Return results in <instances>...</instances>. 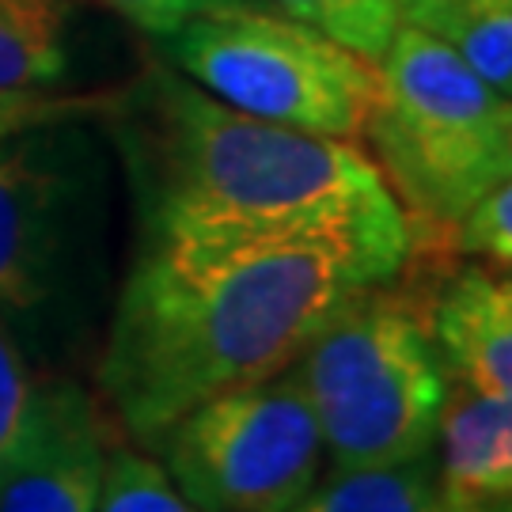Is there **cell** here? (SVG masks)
I'll return each mask as SVG.
<instances>
[{"label":"cell","mask_w":512,"mask_h":512,"mask_svg":"<svg viewBox=\"0 0 512 512\" xmlns=\"http://www.w3.org/2000/svg\"><path fill=\"white\" fill-rule=\"evenodd\" d=\"M145 243H327L387 281L414 258V224L361 145L251 118L175 69L118 107Z\"/></svg>","instance_id":"6da1fadb"},{"label":"cell","mask_w":512,"mask_h":512,"mask_svg":"<svg viewBox=\"0 0 512 512\" xmlns=\"http://www.w3.org/2000/svg\"><path fill=\"white\" fill-rule=\"evenodd\" d=\"M368 285L387 277L327 243H145L114 296L95 384L118 425L152 448L205 399L285 372Z\"/></svg>","instance_id":"7a4b0ae2"},{"label":"cell","mask_w":512,"mask_h":512,"mask_svg":"<svg viewBox=\"0 0 512 512\" xmlns=\"http://www.w3.org/2000/svg\"><path fill=\"white\" fill-rule=\"evenodd\" d=\"M103 160L73 122L0 137V319L27 361L84 346L103 277Z\"/></svg>","instance_id":"3957f363"},{"label":"cell","mask_w":512,"mask_h":512,"mask_svg":"<svg viewBox=\"0 0 512 512\" xmlns=\"http://www.w3.org/2000/svg\"><path fill=\"white\" fill-rule=\"evenodd\" d=\"M293 372L334 471L433 452L452 380L421 308L391 293V281L346 296L300 349Z\"/></svg>","instance_id":"277c9868"},{"label":"cell","mask_w":512,"mask_h":512,"mask_svg":"<svg viewBox=\"0 0 512 512\" xmlns=\"http://www.w3.org/2000/svg\"><path fill=\"white\" fill-rule=\"evenodd\" d=\"M380 69L365 126L387 190L414 224V239L444 232L490 190L512 179V110L448 46L399 27Z\"/></svg>","instance_id":"5b68a950"},{"label":"cell","mask_w":512,"mask_h":512,"mask_svg":"<svg viewBox=\"0 0 512 512\" xmlns=\"http://www.w3.org/2000/svg\"><path fill=\"white\" fill-rule=\"evenodd\" d=\"M160 50L175 73L224 107L353 145L365 141L380 95L372 61L255 0L190 19L160 38Z\"/></svg>","instance_id":"8992f818"},{"label":"cell","mask_w":512,"mask_h":512,"mask_svg":"<svg viewBox=\"0 0 512 512\" xmlns=\"http://www.w3.org/2000/svg\"><path fill=\"white\" fill-rule=\"evenodd\" d=\"M152 448L198 512H285L323 475V437L293 365L205 399Z\"/></svg>","instance_id":"52a82bcc"},{"label":"cell","mask_w":512,"mask_h":512,"mask_svg":"<svg viewBox=\"0 0 512 512\" xmlns=\"http://www.w3.org/2000/svg\"><path fill=\"white\" fill-rule=\"evenodd\" d=\"M103 467L107 429L88 387L46 372L0 452V512H95Z\"/></svg>","instance_id":"ba28073f"},{"label":"cell","mask_w":512,"mask_h":512,"mask_svg":"<svg viewBox=\"0 0 512 512\" xmlns=\"http://www.w3.org/2000/svg\"><path fill=\"white\" fill-rule=\"evenodd\" d=\"M421 319L452 384L490 399H512L509 270L467 258L433 289Z\"/></svg>","instance_id":"9c48e42d"},{"label":"cell","mask_w":512,"mask_h":512,"mask_svg":"<svg viewBox=\"0 0 512 512\" xmlns=\"http://www.w3.org/2000/svg\"><path fill=\"white\" fill-rule=\"evenodd\" d=\"M433 444L440 505L512 501V399L452 384Z\"/></svg>","instance_id":"30bf717a"},{"label":"cell","mask_w":512,"mask_h":512,"mask_svg":"<svg viewBox=\"0 0 512 512\" xmlns=\"http://www.w3.org/2000/svg\"><path fill=\"white\" fill-rule=\"evenodd\" d=\"M403 23L448 46L497 95L512 92V0H403Z\"/></svg>","instance_id":"8fae6325"},{"label":"cell","mask_w":512,"mask_h":512,"mask_svg":"<svg viewBox=\"0 0 512 512\" xmlns=\"http://www.w3.org/2000/svg\"><path fill=\"white\" fill-rule=\"evenodd\" d=\"M285 512H440L433 452L391 467L330 471Z\"/></svg>","instance_id":"7c38bea8"},{"label":"cell","mask_w":512,"mask_h":512,"mask_svg":"<svg viewBox=\"0 0 512 512\" xmlns=\"http://www.w3.org/2000/svg\"><path fill=\"white\" fill-rule=\"evenodd\" d=\"M65 69V4L0 0V92H42Z\"/></svg>","instance_id":"4fadbf2b"},{"label":"cell","mask_w":512,"mask_h":512,"mask_svg":"<svg viewBox=\"0 0 512 512\" xmlns=\"http://www.w3.org/2000/svg\"><path fill=\"white\" fill-rule=\"evenodd\" d=\"M277 12L308 23L353 50L365 61H380L403 27V0H270Z\"/></svg>","instance_id":"5bb4252c"},{"label":"cell","mask_w":512,"mask_h":512,"mask_svg":"<svg viewBox=\"0 0 512 512\" xmlns=\"http://www.w3.org/2000/svg\"><path fill=\"white\" fill-rule=\"evenodd\" d=\"M95 512H198L186 501L167 471L133 448H107L103 467V490Z\"/></svg>","instance_id":"9a60e30c"},{"label":"cell","mask_w":512,"mask_h":512,"mask_svg":"<svg viewBox=\"0 0 512 512\" xmlns=\"http://www.w3.org/2000/svg\"><path fill=\"white\" fill-rule=\"evenodd\" d=\"M444 247L494 270L512 266V179L490 186L471 209H463L444 232Z\"/></svg>","instance_id":"2e32d148"},{"label":"cell","mask_w":512,"mask_h":512,"mask_svg":"<svg viewBox=\"0 0 512 512\" xmlns=\"http://www.w3.org/2000/svg\"><path fill=\"white\" fill-rule=\"evenodd\" d=\"M110 107V99H65L42 92H0V137H12L19 129L50 126V122H76L88 110Z\"/></svg>","instance_id":"e0dca14e"},{"label":"cell","mask_w":512,"mask_h":512,"mask_svg":"<svg viewBox=\"0 0 512 512\" xmlns=\"http://www.w3.org/2000/svg\"><path fill=\"white\" fill-rule=\"evenodd\" d=\"M31 387H35L31 361H27V353L19 349L12 330L4 327V319H0V452L8 448V440H12L19 418L27 410Z\"/></svg>","instance_id":"ac0fdd59"},{"label":"cell","mask_w":512,"mask_h":512,"mask_svg":"<svg viewBox=\"0 0 512 512\" xmlns=\"http://www.w3.org/2000/svg\"><path fill=\"white\" fill-rule=\"evenodd\" d=\"M99 4H107L110 12H118L152 38L175 35L183 23L202 16V8L194 0H99Z\"/></svg>","instance_id":"d6986e66"},{"label":"cell","mask_w":512,"mask_h":512,"mask_svg":"<svg viewBox=\"0 0 512 512\" xmlns=\"http://www.w3.org/2000/svg\"><path fill=\"white\" fill-rule=\"evenodd\" d=\"M440 512H512V501H494V505H440Z\"/></svg>","instance_id":"ffe728a7"},{"label":"cell","mask_w":512,"mask_h":512,"mask_svg":"<svg viewBox=\"0 0 512 512\" xmlns=\"http://www.w3.org/2000/svg\"><path fill=\"white\" fill-rule=\"evenodd\" d=\"M194 4L202 8V16H209V12H220V8H232L239 0H194Z\"/></svg>","instance_id":"44dd1931"}]
</instances>
